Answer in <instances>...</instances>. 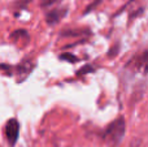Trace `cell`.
<instances>
[{"label": "cell", "mask_w": 148, "mask_h": 147, "mask_svg": "<svg viewBox=\"0 0 148 147\" xmlns=\"http://www.w3.org/2000/svg\"><path fill=\"white\" fill-rule=\"evenodd\" d=\"M140 145H142V139L140 138H135V139H133L131 141V143H130V146L129 147H140Z\"/></svg>", "instance_id": "obj_12"}, {"label": "cell", "mask_w": 148, "mask_h": 147, "mask_svg": "<svg viewBox=\"0 0 148 147\" xmlns=\"http://www.w3.org/2000/svg\"><path fill=\"white\" fill-rule=\"evenodd\" d=\"M31 3V0H16L14 1V8L18 10H22L27 7L29 4Z\"/></svg>", "instance_id": "obj_7"}, {"label": "cell", "mask_w": 148, "mask_h": 147, "mask_svg": "<svg viewBox=\"0 0 148 147\" xmlns=\"http://www.w3.org/2000/svg\"><path fill=\"white\" fill-rule=\"evenodd\" d=\"M60 59L61 60H66V61H70V63H75V61H78V57L77 56H73V55H70V54H61L60 55Z\"/></svg>", "instance_id": "obj_9"}, {"label": "cell", "mask_w": 148, "mask_h": 147, "mask_svg": "<svg viewBox=\"0 0 148 147\" xmlns=\"http://www.w3.org/2000/svg\"><path fill=\"white\" fill-rule=\"evenodd\" d=\"M68 9L66 8H53L46 13V21L48 25H56L62 18L66 16Z\"/></svg>", "instance_id": "obj_4"}, {"label": "cell", "mask_w": 148, "mask_h": 147, "mask_svg": "<svg viewBox=\"0 0 148 147\" xmlns=\"http://www.w3.org/2000/svg\"><path fill=\"white\" fill-rule=\"evenodd\" d=\"M34 67H35V63H34L33 59H25L22 60V61L18 65H16V67H12V65H0V69L4 70V72H7V70H9V72L7 73V74H14L18 77V81H22V80H26L27 78V76L31 73V70L34 69Z\"/></svg>", "instance_id": "obj_2"}, {"label": "cell", "mask_w": 148, "mask_h": 147, "mask_svg": "<svg viewBox=\"0 0 148 147\" xmlns=\"http://www.w3.org/2000/svg\"><path fill=\"white\" fill-rule=\"evenodd\" d=\"M4 133H5V138H7L9 146L14 147L18 141V137H20V122H18V120L17 119L8 120L4 128Z\"/></svg>", "instance_id": "obj_3"}, {"label": "cell", "mask_w": 148, "mask_h": 147, "mask_svg": "<svg viewBox=\"0 0 148 147\" xmlns=\"http://www.w3.org/2000/svg\"><path fill=\"white\" fill-rule=\"evenodd\" d=\"M60 0H42L40 1V7L42 8H49V7H52V5H55V4H57Z\"/></svg>", "instance_id": "obj_10"}, {"label": "cell", "mask_w": 148, "mask_h": 147, "mask_svg": "<svg viewBox=\"0 0 148 147\" xmlns=\"http://www.w3.org/2000/svg\"><path fill=\"white\" fill-rule=\"evenodd\" d=\"M95 70V68L92 67V65H84L83 68H81V69L78 70V72H77V74L78 76H82V74H87V73H92Z\"/></svg>", "instance_id": "obj_8"}, {"label": "cell", "mask_w": 148, "mask_h": 147, "mask_svg": "<svg viewBox=\"0 0 148 147\" xmlns=\"http://www.w3.org/2000/svg\"><path fill=\"white\" fill-rule=\"evenodd\" d=\"M100 1H101V0H95V1L92 3V4H90L88 7H87L86 9H84V14H87V13H90V12H91L92 9H94L95 7H97V5H99V3H100Z\"/></svg>", "instance_id": "obj_11"}, {"label": "cell", "mask_w": 148, "mask_h": 147, "mask_svg": "<svg viewBox=\"0 0 148 147\" xmlns=\"http://www.w3.org/2000/svg\"><path fill=\"white\" fill-rule=\"evenodd\" d=\"M88 29H75V30H62L60 36H79V35H90Z\"/></svg>", "instance_id": "obj_6"}, {"label": "cell", "mask_w": 148, "mask_h": 147, "mask_svg": "<svg viewBox=\"0 0 148 147\" xmlns=\"http://www.w3.org/2000/svg\"><path fill=\"white\" fill-rule=\"evenodd\" d=\"M126 133V122L123 117H118L112 121L104 130L101 132V139L108 146L114 147L120 145Z\"/></svg>", "instance_id": "obj_1"}, {"label": "cell", "mask_w": 148, "mask_h": 147, "mask_svg": "<svg viewBox=\"0 0 148 147\" xmlns=\"http://www.w3.org/2000/svg\"><path fill=\"white\" fill-rule=\"evenodd\" d=\"M10 38H12V41L14 42V43L22 41V39L25 42H29L30 35H29L27 30H25V29H18V30H14L12 34H10Z\"/></svg>", "instance_id": "obj_5"}]
</instances>
